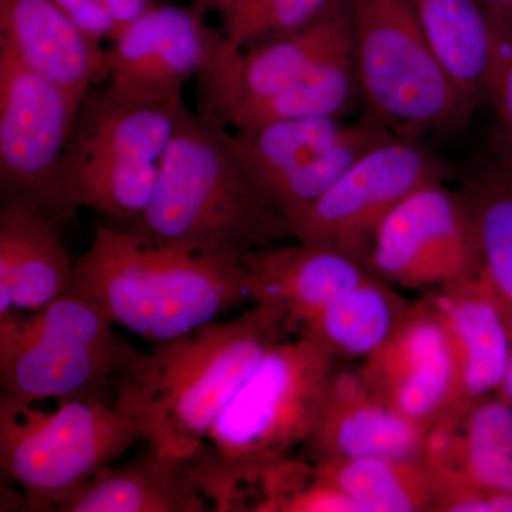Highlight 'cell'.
Here are the masks:
<instances>
[{
	"label": "cell",
	"instance_id": "cell-1",
	"mask_svg": "<svg viewBox=\"0 0 512 512\" xmlns=\"http://www.w3.org/2000/svg\"><path fill=\"white\" fill-rule=\"evenodd\" d=\"M289 336L281 313L255 303L141 352L117 377L111 402L158 454L190 457L259 363Z\"/></svg>",
	"mask_w": 512,
	"mask_h": 512
},
{
	"label": "cell",
	"instance_id": "cell-2",
	"mask_svg": "<svg viewBox=\"0 0 512 512\" xmlns=\"http://www.w3.org/2000/svg\"><path fill=\"white\" fill-rule=\"evenodd\" d=\"M114 323L161 345L251 299L241 258L154 244L134 229L100 224L74 264L69 289Z\"/></svg>",
	"mask_w": 512,
	"mask_h": 512
},
{
	"label": "cell",
	"instance_id": "cell-3",
	"mask_svg": "<svg viewBox=\"0 0 512 512\" xmlns=\"http://www.w3.org/2000/svg\"><path fill=\"white\" fill-rule=\"evenodd\" d=\"M127 228L163 247L237 258L292 237L215 127L187 104L161 160L153 200Z\"/></svg>",
	"mask_w": 512,
	"mask_h": 512
},
{
	"label": "cell",
	"instance_id": "cell-4",
	"mask_svg": "<svg viewBox=\"0 0 512 512\" xmlns=\"http://www.w3.org/2000/svg\"><path fill=\"white\" fill-rule=\"evenodd\" d=\"M184 106V97L138 100L110 86L87 94L57 171L55 221L82 207L126 224L138 220Z\"/></svg>",
	"mask_w": 512,
	"mask_h": 512
},
{
	"label": "cell",
	"instance_id": "cell-5",
	"mask_svg": "<svg viewBox=\"0 0 512 512\" xmlns=\"http://www.w3.org/2000/svg\"><path fill=\"white\" fill-rule=\"evenodd\" d=\"M360 92L375 121L400 136L454 133L476 101L448 74L410 0H348Z\"/></svg>",
	"mask_w": 512,
	"mask_h": 512
},
{
	"label": "cell",
	"instance_id": "cell-6",
	"mask_svg": "<svg viewBox=\"0 0 512 512\" xmlns=\"http://www.w3.org/2000/svg\"><path fill=\"white\" fill-rule=\"evenodd\" d=\"M339 363L303 336L278 343L190 456L195 473L261 467L291 456L311 437Z\"/></svg>",
	"mask_w": 512,
	"mask_h": 512
},
{
	"label": "cell",
	"instance_id": "cell-7",
	"mask_svg": "<svg viewBox=\"0 0 512 512\" xmlns=\"http://www.w3.org/2000/svg\"><path fill=\"white\" fill-rule=\"evenodd\" d=\"M140 440L136 424L104 397L46 409L0 394V466L22 488L29 511H57Z\"/></svg>",
	"mask_w": 512,
	"mask_h": 512
},
{
	"label": "cell",
	"instance_id": "cell-8",
	"mask_svg": "<svg viewBox=\"0 0 512 512\" xmlns=\"http://www.w3.org/2000/svg\"><path fill=\"white\" fill-rule=\"evenodd\" d=\"M140 355L99 306L73 291L0 319L2 393L22 402L103 397Z\"/></svg>",
	"mask_w": 512,
	"mask_h": 512
},
{
	"label": "cell",
	"instance_id": "cell-9",
	"mask_svg": "<svg viewBox=\"0 0 512 512\" xmlns=\"http://www.w3.org/2000/svg\"><path fill=\"white\" fill-rule=\"evenodd\" d=\"M446 168L417 141L396 134L367 151L291 224L306 247L330 249L369 269L377 229L412 192L443 181Z\"/></svg>",
	"mask_w": 512,
	"mask_h": 512
},
{
	"label": "cell",
	"instance_id": "cell-10",
	"mask_svg": "<svg viewBox=\"0 0 512 512\" xmlns=\"http://www.w3.org/2000/svg\"><path fill=\"white\" fill-rule=\"evenodd\" d=\"M369 271L423 293L480 276V242L466 194L436 181L404 198L377 229Z\"/></svg>",
	"mask_w": 512,
	"mask_h": 512
},
{
	"label": "cell",
	"instance_id": "cell-11",
	"mask_svg": "<svg viewBox=\"0 0 512 512\" xmlns=\"http://www.w3.org/2000/svg\"><path fill=\"white\" fill-rule=\"evenodd\" d=\"M79 107L0 42V192L55 221V187ZM56 222V221H55Z\"/></svg>",
	"mask_w": 512,
	"mask_h": 512
},
{
	"label": "cell",
	"instance_id": "cell-12",
	"mask_svg": "<svg viewBox=\"0 0 512 512\" xmlns=\"http://www.w3.org/2000/svg\"><path fill=\"white\" fill-rule=\"evenodd\" d=\"M353 50L348 0L305 28L245 49L210 29L197 76V113L220 124L241 104L284 90L329 57Z\"/></svg>",
	"mask_w": 512,
	"mask_h": 512
},
{
	"label": "cell",
	"instance_id": "cell-13",
	"mask_svg": "<svg viewBox=\"0 0 512 512\" xmlns=\"http://www.w3.org/2000/svg\"><path fill=\"white\" fill-rule=\"evenodd\" d=\"M356 365L384 402L426 430L456 403V350L426 295L413 301L392 338Z\"/></svg>",
	"mask_w": 512,
	"mask_h": 512
},
{
	"label": "cell",
	"instance_id": "cell-14",
	"mask_svg": "<svg viewBox=\"0 0 512 512\" xmlns=\"http://www.w3.org/2000/svg\"><path fill=\"white\" fill-rule=\"evenodd\" d=\"M208 32L190 6L157 5L107 50L109 86L138 100L181 99L200 69Z\"/></svg>",
	"mask_w": 512,
	"mask_h": 512
},
{
	"label": "cell",
	"instance_id": "cell-15",
	"mask_svg": "<svg viewBox=\"0 0 512 512\" xmlns=\"http://www.w3.org/2000/svg\"><path fill=\"white\" fill-rule=\"evenodd\" d=\"M427 430L392 409L359 367L340 362L302 456L312 463L352 458H423Z\"/></svg>",
	"mask_w": 512,
	"mask_h": 512
},
{
	"label": "cell",
	"instance_id": "cell-16",
	"mask_svg": "<svg viewBox=\"0 0 512 512\" xmlns=\"http://www.w3.org/2000/svg\"><path fill=\"white\" fill-rule=\"evenodd\" d=\"M0 42L79 109L90 86L107 79V50L52 0H0Z\"/></svg>",
	"mask_w": 512,
	"mask_h": 512
},
{
	"label": "cell",
	"instance_id": "cell-17",
	"mask_svg": "<svg viewBox=\"0 0 512 512\" xmlns=\"http://www.w3.org/2000/svg\"><path fill=\"white\" fill-rule=\"evenodd\" d=\"M446 323L456 350L454 407L498 394L512 352V325L481 276L424 292ZM450 409V410H451Z\"/></svg>",
	"mask_w": 512,
	"mask_h": 512
},
{
	"label": "cell",
	"instance_id": "cell-18",
	"mask_svg": "<svg viewBox=\"0 0 512 512\" xmlns=\"http://www.w3.org/2000/svg\"><path fill=\"white\" fill-rule=\"evenodd\" d=\"M251 301L296 322L373 275L355 259L306 245H269L241 256ZM292 335V333H291Z\"/></svg>",
	"mask_w": 512,
	"mask_h": 512
},
{
	"label": "cell",
	"instance_id": "cell-19",
	"mask_svg": "<svg viewBox=\"0 0 512 512\" xmlns=\"http://www.w3.org/2000/svg\"><path fill=\"white\" fill-rule=\"evenodd\" d=\"M423 460L443 476L512 494V406L498 394L448 410L427 430Z\"/></svg>",
	"mask_w": 512,
	"mask_h": 512
},
{
	"label": "cell",
	"instance_id": "cell-20",
	"mask_svg": "<svg viewBox=\"0 0 512 512\" xmlns=\"http://www.w3.org/2000/svg\"><path fill=\"white\" fill-rule=\"evenodd\" d=\"M72 256L55 221L22 204L0 211V319L45 308L69 289Z\"/></svg>",
	"mask_w": 512,
	"mask_h": 512
},
{
	"label": "cell",
	"instance_id": "cell-21",
	"mask_svg": "<svg viewBox=\"0 0 512 512\" xmlns=\"http://www.w3.org/2000/svg\"><path fill=\"white\" fill-rule=\"evenodd\" d=\"M211 510L187 457L158 454L110 466L59 505L60 512H204Z\"/></svg>",
	"mask_w": 512,
	"mask_h": 512
},
{
	"label": "cell",
	"instance_id": "cell-22",
	"mask_svg": "<svg viewBox=\"0 0 512 512\" xmlns=\"http://www.w3.org/2000/svg\"><path fill=\"white\" fill-rule=\"evenodd\" d=\"M396 286L370 275L292 326V336L315 340L339 362L360 363L382 348L412 308Z\"/></svg>",
	"mask_w": 512,
	"mask_h": 512
},
{
	"label": "cell",
	"instance_id": "cell-23",
	"mask_svg": "<svg viewBox=\"0 0 512 512\" xmlns=\"http://www.w3.org/2000/svg\"><path fill=\"white\" fill-rule=\"evenodd\" d=\"M212 126L264 201L271 185L335 146L348 136L353 124L340 119H303L275 121L247 130Z\"/></svg>",
	"mask_w": 512,
	"mask_h": 512
},
{
	"label": "cell",
	"instance_id": "cell-24",
	"mask_svg": "<svg viewBox=\"0 0 512 512\" xmlns=\"http://www.w3.org/2000/svg\"><path fill=\"white\" fill-rule=\"evenodd\" d=\"M448 74L474 101L487 97L494 57L491 20L478 0H410Z\"/></svg>",
	"mask_w": 512,
	"mask_h": 512
},
{
	"label": "cell",
	"instance_id": "cell-25",
	"mask_svg": "<svg viewBox=\"0 0 512 512\" xmlns=\"http://www.w3.org/2000/svg\"><path fill=\"white\" fill-rule=\"evenodd\" d=\"M315 464L359 512H436L437 477L423 458L366 457Z\"/></svg>",
	"mask_w": 512,
	"mask_h": 512
},
{
	"label": "cell",
	"instance_id": "cell-26",
	"mask_svg": "<svg viewBox=\"0 0 512 512\" xmlns=\"http://www.w3.org/2000/svg\"><path fill=\"white\" fill-rule=\"evenodd\" d=\"M359 90L355 56L350 50L323 60L281 92L235 107L215 126L247 130L275 121L340 119Z\"/></svg>",
	"mask_w": 512,
	"mask_h": 512
},
{
	"label": "cell",
	"instance_id": "cell-27",
	"mask_svg": "<svg viewBox=\"0 0 512 512\" xmlns=\"http://www.w3.org/2000/svg\"><path fill=\"white\" fill-rule=\"evenodd\" d=\"M461 191L476 220L481 278L490 286L512 325V160L497 156L477 165Z\"/></svg>",
	"mask_w": 512,
	"mask_h": 512
},
{
	"label": "cell",
	"instance_id": "cell-28",
	"mask_svg": "<svg viewBox=\"0 0 512 512\" xmlns=\"http://www.w3.org/2000/svg\"><path fill=\"white\" fill-rule=\"evenodd\" d=\"M248 511L359 512L318 466L306 458H281L247 476Z\"/></svg>",
	"mask_w": 512,
	"mask_h": 512
},
{
	"label": "cell",
	"instance_id": "cell-29",
	"mask_svg": "<svg viewBox=\"0 0 512 512\" xmlns=\"http://www.w3.org/2000/svg\"><path fill=\"white\" fill-rule=\"evenodd\" d=\"M340 0H264L252 8L221 18L220 33L229 45L245 49L272 37L311 25Z\"/></svg>",
	"mask_w": 512,
	"mask_h": 512
},
{
	"label": "cell",
	"instance_id": "cell-30",
	"mask_svg": "<svg viewBox=\"0 0 512 512\" xmlns=\"http://www.w3.org/2000/svg\"><path fill=\"white\" fill-rule=\"evenodd\" d=\"M494 32V57L488 77L487 99L500 123V151L512 160V18L490 19Z\"/></svg>",
	"mask_w": 512,
	"mask_h": 512
},
{
	"label": "cell",
	"instance_id": "cell-31",
	"mask_svg": "<svg viewBox=\"0 0 512 512\" xmlns=\"http://www.w3.org/2000/svg\"><path fill=\"white\" fill-rule=\"evenodd\" d=\"M434 473L437 477L436 512H512L511 493L485 490L443 476L439 471L434 470Z\"/></svg>",
	"mask_w": 512,
	"mask_h": 512
},
{
	"label": "cell",
	"instance_id": "cell-32",
	"mask_svg": "<svg viewBox=\"0 0 512 512\" xmlns=\"http://www.w3.org/2000/svg\"><path fill=\"white\" fill-rule=\"evenodd\" d=\"M60 9L96 42L116 40L119 29L104 9L101 0H52Z\"/></svg>",
	"mask_w": 512,
	"mask_h": 512
},
{
	"label": "cell",
	"instance_id": "cell-33",
	"mask_svg": "<svg viewBox=\"0 0 512 512\" xmlns=\"http://www.w3.org/2000/svg\"><path fill=\"white\" fill-rule=\"evenodd\" d=\"M101 3L116 23L119 36L124 29L157 6L156 0H101Z\"/></svg>",
	"mask_w": 512,
	"mask_h": 512
},
{
	"label": "cell",
	"instance_id": "cell-34",
	"mask_svg": "<svg viewBox=\"0 0 512 512\" xmlns=\"http://www.w3.org/2000/svg\"><path fill=\"white\" fill-rule=\"evenodd\" d=\"M191 10L204 18L207 13H217L220 18L252 8L264 0H188Z\"/></svg>",
	"mask_w": 512,
	"mask_h": 512
},
{
	"label": "cell",
	"instance_id": "cell-35",
	"mask_svg": "<svg viewBox=\"0 0 512 512\" xmlns=\"http://www.w3.org/2000/svg\"><path fill=\"white\" fill-rule=\"evenodd\" d=\"M490 19L512 18V0H478Z\"/></svg>",
	"mask_w": 512,
	"mask_h": 512
},
{
	"label": "cell",
	"instance_id": "cell-36",
	"mask_svg": "<svg viewBox=\"0 0 512 512\" xmlns=\"http://www.w3.org/2000/svg\"><path fill=\"white\" fill-rule=\"evenodd\" d=\"M498 396L512 406V352L503 384H501L500 390H498Z\"/></svg>",
	"mask_w": 512,
	"mask_h": 512
}]
</instances>
